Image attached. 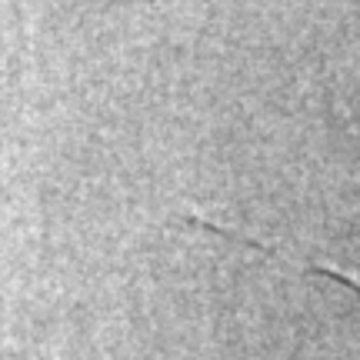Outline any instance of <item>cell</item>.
I'll return each instance as SVG.
<instances>
[{
	"instance_id": "cell-1",
	"label": "cell",
	"mask_w": 360,
	"mask_h": 360,
	"mask_svg": "<svg viewBox=\"0 0 360 360\" xmlns=\"http://www.w3.org/2000/svg\"><path fill=\"white\" fill-rule=\"evenodd\" d=\"M317 274H323V277H330V281H340L347 283V287H354V290H360V277H354V274H344V270L337 267H314Z\"/></svg>"
}]
</instances>
